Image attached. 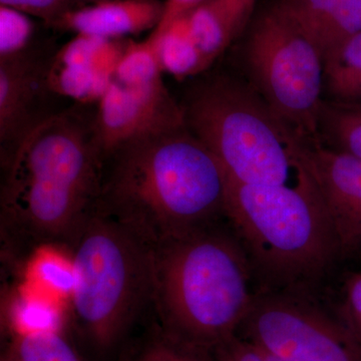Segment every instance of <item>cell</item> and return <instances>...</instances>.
I'll return each instance as SVG.
<instances>
[{"instance_id": "6da1fadb", "label": "cell", "mask_w": 361, "mask_h": 361, "mask_svg": "<svg viewBox=\"0 0 361 361\" xmlns=\"http://www.w3.org/2000/svg\"><path fill=\"white\" fill-rule=\"evenodd\" d=\"M227 188L222 164L183 125L113 152L94 210L154 250L225 220Z\"/></svg>"}, {"instance_id": "7a4b0ae2", "label": "cell", "mask_w": 361, "mask_h": 361, "mask_svg": "<svg viewBox=\"0 0 361 361\" xmlns=\"http://www.w3.org/2000/svg\"><path fill=\"white\" fill-rule=\"evenodd\" d=\"M80 104L35 128L4 164L1 234L21 249L71 247L101 189L94 113Z\"/></svg>"}, {"instance_id": "3957f363", "label": "cell", "mask_w": 361, "mask_h": 361, "mask_svg": "<svg viewBox=\"0 0 361 361\" xmlns=\"http://www.w3.org/2000/svg\"><path fill=\"white\" fill-rule=\"evenodd\" d=\"M227 220L153 250V311L168 336L213 353L238 334L258 290Z\"/></svg>"}, {"instance_id": "277c9868", "label": "cell", "mask_w": 361, "mask_h": 361, "mask_svg": "<svg viewBox=\"0 0 361 361\" xmlns=\"http://www.w3.org/2000/svg\"><path fill=\"white\" fill-rule=\"evenodd\" d=\"M298 184L260 186L228 175L225 217L245 251L259 290L303 292L339 256L314 184L300 165Z\"/></svg>"}, {"instance_id": "5b68a950", "label": "cell", "mask_w": 361, "mask_h": 361, "mask_svg": "<svg viewBox=\"0 0 361 361\" xmlns=\"http://www.w3.org/2000/svg\"><path fill=\"white\" fill-rule=\"evenodd\" d=\"M71 249L73 324L94 350L108 355L153 310V250L94 210Z\"/></svg>"}, {"instance_id": "8992f818", "label": "cell", "mask_w": 361, "mask_h": 361, "mask_svg": "<svg viewBox=\"0 0 361 361\" xmlns=\"http://www.w3.org/2000/svg\"><path fill=\"white\" fill-rule=\"evenodd\" d=\"M180 106L187 129L233 179L286 186L292 173L298 174L288 130L249 82L213 75L195 85Z\"/></svg>"}, {"instance_id": "52a82bcc", "label": "cell", "mask_w": 361, "mask_h": 361, "mask_svg": "<svg viewBox=\"0 0 361 361\" xmlns=\"http://www.w3.org/2000/svg\"><path fill=\"white\" fill-rule=\"evenodd\" d=\"M249 84L287 130L317 142L323 59L314 45L271 4L256 16L244 47Z\"/></svg>"}, {"instance_id": "ba28073f", "label": "cell", "mask_w": 361, "mask_h": 361, "mask_svg": "<svg viewBox=\"0 0 361 361\" xmlns=\"http://www.w3.org/2000/svg\"><path fill=\"white\" fill-rule=\"evenodd\" d=\"M237 336L293 361H361V342L302 292L258 290Z\"/></svg>"}, {"instance_id": "9c48e42d", "label": "cell", "mask_w": 361, "mask_h": 361, "mask_svg": "<svg viewBox=\"0 0 361 361\" xmlns=\"http://www.w3.org/2000/svg\"><path fill=\"white\" fill-rule=\"evenodd\" d=\"M185 125L182 106L163 78L128 82L111 78L94 113V132L103 161L135 140Z\"/></svg>"}, {"instance_id": "30bf717a", "label": "cell", "mask_w": 361, "mask_h": 361, "mask_svg": "<svg viewBox=\"0 0 361 361\" xmlns=\"http://www.w3.org/2000/svg\"><path fill=\"white\" fill-rule=\"evenodd\" d=\"M294 160L310 175L331 225L341 258L361 257V160L288 135Z\"/></svg>"}, {"instance_id": "8fae6325", "label": "cell", "mask_w": 361, "mask_h": 361, "mask_svg": "<svg viewBox=\"0 0 361 361\" xmlns=\"http://www.w3.org/2000/svg\"><path fill=\"white\" fill-rule=\"evenodd\" d=\"M54 54L30 47L0 59V149L6 164L37 126L54 115L49 99L58 96L49 85Z\"/></svg>"}, {"instance_id": "7c38bea8", "label": "cell", "mask_w": 361, "mask_h": 361, "mask_svg": "<svg viewBox=\"0 0 361 361\" xmlns=\"http://www.w3.org/2000/svg\"><path fill=\"white\" fill-rule=\"evenodd\" d=\"M126 47L115 39L77 35L54 54L49 75L51 89L58 96L71 97L78 104L99 101L110 85Z\"/></svg>"}, {"instance_id": "4fadbf2b", "label": "cell", "mask_w": 361, "mask_h": 361, "mask_svg": "<svg viewBox=\"0 0 361 361\" xmlns=\"http://www.w3.org/2000/svg\"><path fill=\"white\" fill-rule=\"evenodd\" d=\"M273 6L325 59L361 32V0H276Z\"/></svg>"}, {"instance_id": "5bb4252c", "label": "cell", "mask_w": 361, "mask_h": 361, "mask_svg": "<svg viewBox=\"0 0 361 361\" xmlns=\"http://www.w3.org/2000/svg\"><path fill=\"white\" fill-rule=\"evenodd\" d=\"M164 8L160 0H101L92 6L71 9L56 25L77 35L116 39L155 30Z\"/></svg>"}, {"instance_id": "9a60e30c", "label": "cell", "mask_w": 361, "mask_h": 361, "mask_svg": "<svg viewBox=\"0 0 361 361\" xmlns=\"http://www.w3.org/2000/svg\"><path fill=\"white\" fill-rule=\"evenodd\" d=\"M250 18L234 0H206L187 14L190 33L207 68L236 39Z\"/></svg>"}, {"instance_id": "2e32d148", "label": "cell", "mask_w": 361, "mask_h": 361, "mask_svg": "<svg viewBox=\"0 0 361 361\" xmlns=\"http://www.w3.org/2000/svg\"><path fill=\"white\" fill-rule=\"evenodd\" d=\"M317 142L361 160V104L322 99L316 116Z\"/></svg>"}, {"instance_id": "e0dca14e", "label": "cell", "mask_w": 361, "mask_h": 361, "mask_svg": "<svg viewBox=\"0 0 361 361\" xmlns=\"http://www.w3.org/2000/svg\"><path fill=\"white\" fill-rule=\"evenodd\" d=\"M157 44L163 71L177 78L197 75L207 70L201 52L190 33L187 16L175 21L160 35H149Z\"/></svg>"}, {"instance_id": "ac0fdd59", "label": "cell", "mask_w": 361, "mask_h": 361, "mask_svg": "<svg viewBox=\"0 0 361 361\" xmlns=\"http://www.w3.org/2000/svg\"><path fill=\"white\" fill-rule=\"evenodd\" d=\"M323 66V89H327L332 101L360 103L361 32L325 59Z\"/></svg>"}, {"instance_id": "d6986e66", "label": "cell", "mask_w": 361, "mask_h": 361, "mask_svg": "<svg viewBox=\"0 0 361 361\" xmlns=\"http://www.w3.org/2000/svg\"><path fill=\"white\" fill-rule=\"evenodd\" d=\"M11 348L20 361H82L70 342L51 329L20 332Z\"/></svg>"}, {"instance_id": "ffe728a7", "label": "cell", "mask_w": 361, "mask_h": 361, "mask_svg": "<svg viewBox=\"0 0 361 361\" xmlns=\"http://www.w3.org/2000/svg\"><path fill=\"white\" fill-rule=\"evenodd\" d=\"M130 361H216L213 353L195 348L168 336L157 325L155 332L135 351Z\"/></svg>"}, {"instance_id": "44dd1931", "label": "cell", "mask_w": 361, "mask_h": 361, "mask_svg": "<svg viewBox=\"0 0 361 361\" xmlns=\"http://www.w3.org/2000/svg\"><path fill=\"white\" fill-rule=\"evenodd\" d=\"M33 25L27 14L0 6V59L20 54L32 47Z\"/></svg>"}, {"instance_id": "7402d4cb", "label": "cell", "mask_w": 361, "mask_h": 361, "mask_svg": "<svg viewBox=\"0 0 361 361\" xmlns=\"http://www.w3.org/2000/svg\"><path fill=\"white\" fill-rule=\"evenodd\" d=\"M336 315L361 342V272L346 279Z\"/></svg>"}, {"instance_id": "603a6c76", "label": "cell", "mask_w": 361, "mask_h": 361, "mask_svg": "<svg viewBox=\"0 0 361 361\" xmlns=\"http://www.w3.org/2000/svg\"><path fill=\"white\" fill-rule=\"evenodd\" d=\"M71 2L73 0H0L1 6L37 16L51 25H56L63 14L71 11Z\"/></svg>"}, {"instance_id": "cb8c5ba5", "label": "cell", "mask_w": 361, "mask_h": 361, "mask_svg": "<svg viewBox=\"0 0 361 361\" xmlns=\"http://www.w3.org/2000/svg\"><path fill=\"white\" fill-rule=\"evenodd\" d=\"M216 361H266L257 348L238 336L213 351Z\"/></svg>"}, {"instance_id": "d4e9b609", "label": "cell", "mask_w": 361, "mask_h": 361, "mask_svg": "<svg viewBox=\"0 0 361 361\" xmlns=\"http://www.w3.org/2000/svg\"><path fill=\"white\" fill-rule=\"evenodd\" d=\"M205 1L206 0H166L164 2L165 8L163 18L152 35H160L165 32L175 21L187 16Z\"/></svg>"}, {"instance_id": "484cf974", "label": "cell", "mask_w": 361, "mask_h": 361, "mask_svg": "<svg viewBox=\"0 0 361 361\" xmlns=\"http://www.w3.org/2000/svg\"><path fill=\"white\" fill-rule=\"evenodd\" d=\"M1 361H20L18 355L13 350V348H9L6 351L4 355L1 356Z\"/></svg>"}, {"instance_id": "4316f807", "label": "cell", "mask_w": 361, "mask_h": 361, "mask_svg": "<svg viewBox=\"0 0 361 361\" xmlns=\"http://www.w3.org/2000/svg\"><path fill=\"white\" fill-rule=\"evenodd\" d=\"M260 353H262L263 356H264L266 361H293V360H282V358L275 357V356L267 355V353H262L260 350Z\"/></svg>"}]
</instances>
